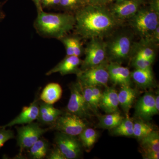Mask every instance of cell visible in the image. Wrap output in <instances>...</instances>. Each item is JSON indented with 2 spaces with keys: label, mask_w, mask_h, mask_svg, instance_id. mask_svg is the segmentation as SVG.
<instances>
[{
  "label": "cell",
  "mask_w": 159,
  "mask_h": 159,
  "mask_svg": "<svg viewBox=\"0 0 159 159\" xmlns=\"http://www.w3.org/2000/svg\"><path fill=\"white\" fill-rule=\"evenodd\" d=\"M144 0H124L115 4L111 12L116 18L123 20L130 18L136 13Z\"/></svg>",
  "instance_id": "8fae6325"
},
{
  "label": "cell",
  "mask_w": 159,
  "mask_h": 159,
  "mask_svg": "<svg viewBox=\"0 0 159 159\" xmlns=\"http://www.w3.org/2000/svg\"><path fill=\"white\" fill-rule=\"evenodd\" d=\"M137 54H139L140 56H142L144 58L153 61L155 57L154 50L150 47H147V46L142 47V48L139 49Z\"/></svg>",
  "instance_id": "1f68e13d"
},
{
  "label": "cell",
  "mask_w": 159,
  "mask_h": 159,
  "mask_svg": "<svg viewBox=\"0 0 159 159\" xmlns=\"http://www.w3.org/2000/svg\"><path fill=\"white\" fill-rule=\"evenodd\" d=\"M49 159H66L62 152L57 146L53 148L50 152L48 156Z\"/></svg>",
  "instance_id": "d6a6232c"
},
{
  "label": "cell",
  "mask_w": 159,
  "mask_h": 159,
  "mask_svg": "<svg viewBox=\"0 0 159 159\" xmlns=\"http://www.w3.org/2000/svg\"><path fill=\"white\" fill-rule=\"evenodd\" d=\"M55 144L66 159H77L82 152L81 145L75 136L62 133H57L55 136Z\"/></svg>",
  "instance_id": "30bf717a"
},
{
  "label": "cell",
  "mask_w": 159,
  "mask_h": 159,
  "mask_svg": "<svg viewBox=\"0 0 159 159\" xmlns=\"http://www.w3.org/2000/svg\"><path fill=\"white\" fill-rule=\"evenodd\" d=\"M119 105L118 93L115 89L107 88L102 93V98L99 103V107L106 114L119 111Z\"/></svg>",
  "instance_id": "2e32d148"
},
{
  "label": "cell",
  "mask_w": 159,
  "mask_h": 159,
  "mask_svg": "<svg viewBox=\"0 0 159 159\" xmlns=\"http://www.w3.org/2000/svg\"><path fill=\"white\" fill-rule=\"evenodd\" d=\"M84 52L85 57L81 64V70L104 62L107 57L106 43L101 39H92L85 48Z\"/></svg>",
  "instance_id": "5b68a950"
},
{
  "label": "cell",
  "mask_w": 159,
  "mask_h": 159,
  "mask_svg": "<svg viewBox=\"0 0 159 159\" xmlns=\"http://www.w3.org/2000/svg\"><path fill=\"white\" fill-rule=\"evenodd\" d=\"M60 0H44L42 4L43 9H51L59 6Z\"/></svg>",
  "instance_id": "836d02e7"
},
{
  "label": "cell",
  "mask_w": 159,
  "mask_h": 159,
  "mask_svg": "<svg viewBox=\"0 0 159 159\" xmlns=\"http://www.w3.org/2000/svg\"><path fill=\"white\" fill-rule=\"evenodd\" d=\"M155 115H158L159 113V93L155 96L154 105Z\"/></svg>",
  "instance_id": "f35d334b"
},
{
  "label": "cell",
  "mask_w": 159,
  "mask_h": 159,
  "mask_svg": "<svg viewBox=\"0 0 159 159\" xmlns=\"http://www.w3.org/2000/svg\"><path fill=\"white\" fill-rule=\"evenodd\" d=\"M89 5L103 6L108 0H86Z\"/></svg>",
  "instance_id": "74e56055"
},
{
  "label": "cell",
  "mask_w": 159,
  "mask_h": 159,
  "mask_svg": "<svg viewBox=\"0 0 159 159\" xmlns=\"http://www.w3.org/2000/svg\"><path fill=\"white\" fill-rule=\"evenodd\" d=\"M29 149L30 155L32 159H43L48 155L49 144L45 140L39 139Z\"/></svg>",
  "instance_id": "484cf974"
},
{
  "label": "cell",
  "mask_w": 159,
  "mask_h": 159,
  "mask_svg": "<svg viewBox=\"0 0 159 159\" xmlns=\"http://www.w3.org/2000/svg\"><path fill=\"white\" fill-rule=\"evenodd\" d=\"M82 61L79 57L72 55L66 56L61 61L46 73V75L49 76L51 74L58 73L62 76L69 74H77L81 71L79 68Z\"/></svg>",
  "instance_id": "7c38bea8"
},
{
  "label": "cell",
  "mask_w": 159,
  "mask_h": 159,
  "mask_svg": "<svg viewBox=\"0 0 159 159\" xmlns=\"http://www.w3.org/2000/svg\"><path fill=\"white\" fill-rule=\"evenodd\" d=\"M70 89V96L67 106L68 113L84 119L90 118L93 113L86 102L81 85L77 82L73 84Z\"/></svg>",
  "instance_id": "8992f818"
},
{
  "label": "cell",
  "mask_w": 159,
  "mask_h": 159,
  "mask_svg": "<svg viewBox=\"0 0 159 159\" xmlns=\"http://www.w3.org/2000/svg\"><path fill=\"white\" fill-rule=\"evenodd\" d=\"M130 19L131 25L136 32L147 40L150 39L159 26V11L151 6L149 8L139 9Z\"/></svg>",
  "instance_id": "3957f363"
},
{
  "label": "cell",
  "mask_w": 159,
  "mask_h": 159,
  "mask_svg": "<svg viewBox=\"0 0 159 159\" xmlns=\"http://www.w3.org/2000/svg\"><path fill=\"white\" fill-rule=\"evenodd\" d=\"M91 88L94 98L99 106V102L102 98V93H101L100 90L97 87H93Z\"/></svg>",
  "instance_id": "d590c367"
},
{
  "label": "cell",
  "mask_w": 159,
  "mask_h": 159,
  "mask_svg": "<svg viewBox=\"0 0 159 159\" xmlns=\"http://www.w3.org/2000/svg\"><path fill=\"white\" fill-rule=\"evenodd\" d=\"M14 138L13 131L6 128H0V148L6 142Z\"/></svg>",
  "instance_id": "4dcf8cb0"
},
{
  "label": "cell",
  "mask_w": 159,
  "mask_h": 159,
  "mask_svg": "<svg viewBox=\"0 0 159 159\" xmlns=\"http://www.w3.org/2000/svg\"><path fill=\"white\" fill-rule=\"evenodd\" d=\"M124 119L119 111L99 116V125L102 128L111 129L118 126Z\"/></svg>",
  "instance_id": "7402d4cb"
},
{
  "label": "cell",
  "mask_w": 159,
  "mask_h": 159,
  "mask_svg": "<svg viewBox=\"0 0 159 159\" xmlns=\"http://www.w3.org/2000/svg\"><path fill=\"white\" fill-rule=\"evenodd\" d=\"M62 114V111L54 107L53 104L43 102L39 106L37 119L42 124L51 125L54 124L57 118Z\"/></svg>",
  "instance_id": "e0dca14e"
},
{
  "label": "cell",
  "mask_w": 159,
  "mask_h": 159,
  "mask_svg": "<svg viewBox=\"0 0 159 159\" xmlns=\"http://www.w3.org/2000/svg\"><path fill=\"white\" fill-rule=\"evenodd\" d=\"M155 96L146 93L138 100L135 107V115L144 121L150 120L155 115Z\"/></svg>",
  "instance_id": "5bb4252c"
},
{
  "label": "cell",
  "mask_w": 159,
  "mask_h": 159,
  "mask_svg": "<svg viewBox=\"0 0 159 159\" xmlns=\"http://www.w3.org/2000/svg\"><path fill=\"white\" fill-rule=\"evenodd\" d=\"M62 89L57 83H51L45 87L40 98L43 102L50 104H54L61 98Z\"/></svg>",
  "instance_id": "ac0fdd59"
},
{
  "label": "cell",
  "mask_w": 159,
  "mask_h": 159,
  "mask_svg": "<svg viewBox=\"0 0 159 159\" xmlns=\"http://www.w3.org/2000/svg\"><path fill=\"white\" fill-rule=\"evenodd\" d=\"M153 61L146 59L136 54L133 61V65L136 69L149 70L152 69L151 65Z\"/></svg>",
  "instance_id": "83f0119b"
},
{
  "label": "cell",
  "mask_w": 159,
  "mask_h": 159,
  "mask_svg": "<svg viewBox=\"0 0 159 159\" xmlns=\"http://www.w3.org/2000/svg\"><path fill=\"white\" fill-rule=\"evenodd\" d=\"M131 48V39L129 35L120 34L106 43L107 56L111 59L121 61L126 59Z\"/></svg>",
  "instance_id": "9c48e42d"
},
{
  "label": "cell",
  "mask_w": 159,
  "mask_h": 159,
  "mask_svg": "<svg viewBox=\"0 0 159 159\" xmlns=\"http://www.w3.org/2000/svg\"><path fill=\"white\" fill-rule=\"evenodd\" d=\"M0 8H2V5H1V2H0Z\"/></svg>",
  "instance_id": "b9f144b4"
},
{
  "label": "cell",
  "mask_w": 159,
  "mask_h": 159,
  "mask_svg": "<svg viewBox=\"0 0 159 159\" xmlns=\"http://www.w3.org/2000/svg\"><path fill=\"white\" fill-rule=\"evenodd\" d=\"M109 80L115 85H130L131 73L128 68L122 66L117 62H111L107 66Z\"/></svg>",
  "instance_id": "4fadbf2b"
},
{
  "label": "cell",
  "mask_w": 159,
  "mask_h": 159,
  "mask_svg": "<svg viewBox=\"0 0 159 159\" xmlns=\"http://www.w3.org/2000/svg\"><path fill=\"white\" fill-rule=\"evenodd\" d=\"M133 121L129 118L128 114H127L122 122L116 127L111 129L113 134L115 135L129 137L133 136Z\"/></svg>",
  "instance_id": "603a6c76"
},
{
  "label": "cell",
  "mask_w": 159,
  "mask_h": 159,
  "mask_svg": "<svg viewBox=\"0 0 159 159\" xmlns=\"http://www.w3.org/2000/svg\"><path fill=\"white\" fill-rule=\"evenodd\" d=\"M72 49H73L74 55L79 57L82 55L83 48L82 43L80 41V36H70Z\"/></svg>",
  "instance_id": "f1b7e54d"
},
{
  "label": "cell",
  "mask_w": 159,
  "mask_h": 159,
  "mask_svg": "<svg viewBox=\"0 0 159 159\" xmlns=\"http://www.w3.org/2000/svg\"><path fill=\"white\" fill-rule=\"evenodd\" d=\"M44 0H32L34 2L36 9H37V13L43 10L42 7V4Z\"/></svg>",
  "instance_id": "8d00e7d4"
},
{
  "label": "cell",
  "mask_w": 159,
  "mask_h": 159,
  "mask_svg": "<svg viewBox=\"0 0 159 159\" xmlns=\"http://www.w3.org/2000/svg\"><path fill=\"white\" fill-rule=\"evenodd\" d=\"M137 93L130 85H124L121 86V89L118 93L119 105L125 112L126 115L132 106L134 101L136 97Z\"/></svg>",
  "instance_id": "d6986e66"
},
{
  "label": "cell",
  "mask_w": 159,
  "mask_h": 159,
  "mask_svg": "<svg viewBox=\"0 0 159 159\" xmlns=\"http://www.w3.org/2000/svg\"><path fill=\"white\" fill-rule=\"evenodd\" d=\"M76 34L85 39H102L110 34L118 25V20L103 6L89 5L75 11Z\"/></svg>",
  "instance_id": "6da1fadb"
},
{
  "label": "cell",
  "mask_w": 159,
  "mask_h": 159,
  "mask_svg": "<svg viewBox=\"0 0 159 159\" xmlns=\"http://www.w3.org/2000/svg\"><path fill=\"white\" fill-rule=\"evenodd\" d=\"M140 141L142 152H159V134L158 131L154 130Z\"/></svg>",
  "instance_id": "44dd1931"
},
{
  "label": "cell",
  "mask_w": 159,
  "mask_h": 159,
  "mask_svg": "<svg viewBox=\"0 0 159 159\" xmlns=\"http://www.w3.org/2000/svg\"><path fill=\"white\" fill-rule=\"evenodd\" d=\"M82 0H60L59 6L67 10H74L75 11L81 6Z\"/></svg>",
  "instance_id": "f546056e"
},
{
  "label": "cell",
  "mask_w": 159,
  "mask_h": 159,
  "mask_svg": "<svg viewBox=\"0 0 159 159\" xmlns=\"http://www.w3.org/2000/svg\"><path fill=\"white\" fill-rule=\"evenodd\" d=\"M80 142L86 151L91 150L96 143L98 138V133L95 129L87 127L79 135Z\"/></svg>",
  "instance_id": "d4e9b609"
},
{
  "label": "cell",
  "mask_w": 159,
  "mask_h": 159,
  "mask_svg": "<svg viewBox=\"0 0 159 159\" xmlns=\"http://www.w3.org/2000/svg\"><path fill=\"white\" fill-rule=\"evenodd\" d=\"M6 16L5 12L2 10V8H0V22L5 18Z\"/></svg>",
  "instance_id": "ab89813d"
},
{
  "label": "cell",
  "mask_w": 159,
  "mask_h": 159,
  "mask_svg": "<svg viewBox=\"0 0 159 159\" xmlns=\"http://www.w3.org/2000/svg\"><path fill=\"white\" fill-rule=\"evenodd\" d=\"M39 113V106L38 104L37 101H35L29 106L23 107L22 111L17 116L6 125L1 126L0 128H6L15 125H24L31 123L37 119Z\"/></svg>",
  "instance_id": "9a60e30c"
},
{
  "label": "cell",
  "mask_w": 159,
  "mask_h": 159,
  "mask_svg": "<svg viewBox=\"0 0 159 159\" xmlns=\"http://www.w3.org/2000/svg\"><path fill=\"white\" fill-rule=\"evenodd\" d=\"M143 158L145 159H159V152H142Z\"/></svg>",
  "instance_id": "e575fe53"
},
{
  "label": "cell",
  "mask_w": 159,
  "mask_h": 159,
  "mask_svg": "<svg viewBox=\"0 0 159 159\" xmlns=\"http://www.w3.org/2000/svg\"><path fill=\"white\" fill-rule=\"evenodd\" d=\"M82 87L83 94L87 104L93 113L97 114L99 108L94 98L91 87Z\"/></svg>",
  "instance_id": "4316f807"
},
{
  "label": "cell",
  "mask_w": 159,
  "mask_h": 159,
  "mask_svg": "<svg viewBox=\"0 0 159 159\" xmlns=\"http://www.w3.org/2000/svg\"><path fill=\"white\" fill-rule=\"evenodd\" d=\"M54 128L59 132L76 136L88 127L84 119L70 113L60 116L54 124Z\"/></svg>",
  "instance_id": "52a82bcc"
},
{
  "label": "cell",
  "mask_w": 159,
  "mask_h": 159,
  "mask_svg": "<svg viewBox=\"0 0 159 159\" xmlns=\"http://www.w3.org/2000/svg\"><path fill=\"white\" fill-rule=\"evenodd\" d=\"M74 15L70 12L51 13L41 11L34 20V29L40 36L60 40L74 29Z\"/></svg>",
  "instance_id": "7a4b0ae2"
},
{
  "label": "cell",
  "mask_w": 159,
  "mask_h": 159,
  "mask_svg": "<svg viewBox=\"0 0 159 159\" xmlns=\"http://www.w3.org/2000/svg\"><path fill=\"white\" fill-rule=\"evenodd\" d=\"M118 2H122V1H124V0H116Z\"/></svg>",
  "instance_id": "60d3db41"
},
{
  "label": "cell",
  "mask_w": 159,
  "mask_h": 159,
  "mask_svg": "<svg viewBox=\"0 0 159 159\" xmlns=\"http://www.w3.org/2000/svg\"><path fill=\"white\" fill-rule=\"evenodd\" d=\"M107 66L103 62L99 65L80 71L77 75V82L82 87L107 86L109 80Z\"/></svg>",
  "instance_id": "277c9868"
},
{
  "label": "cell",
  "mask_w": 159,
  "mask_h": 159,
  "mask_svg": "<svg viewBox=\"0 0 159 159\" xmlns=\"http://www.w3.org/2000/svg\"><path fill=\"white\" fill-rule=\"evenodd\" d=\"M155 130L153 125L141 119L134 122L133 136L141 140Z\"/></svg>",
  "instance_id": "cb8c5ba5"
},
{
  "label": "cell",
  "mask_w": 159,
  "mask_h": 159,
  "mask_svg": "<svg viewBox=\"0 0 159 159\" xmlns=\"http://www.w3.org/2000/svg\"><path fill=\"white\" fill-rule=\"evenodd\" d=\"M131 79L140 87L147 89L154 84L153 75L152 69L140 70L136 69L131 73Z\"/></svg>",
  "instance_id": "ffe728a7"
},
{
  "label": "cell",
  "mask_w": 159,
  "mask_h": 159,
  "mask_svg": "<svg viewBox=\"0 0 159 159\" xmlns=\"http://www.w3.org/2000/svg\"><path fill=\"white\" fill-rule=\"evenodd\" d=\"M48 129H43L38 123H31L17 128L18 145L21 152L29 149Z\"/></svg>",
  "instance_id": "ba28073f"
}]
</instances>
